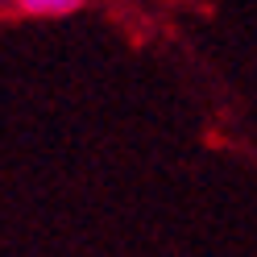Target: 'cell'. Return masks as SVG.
<instances>
[{"label":"cell","mask_w":257,"mask_h":257,"mask_svg":"<svg viewBox=\"0 0 257 257\" xmlns=\"http://www.w3.org/2000/svg\"><path fill=\"white\" fill-rule=\"evenodd\" d=\"M21 17H71L87 0H9Z\"/></svg>","instance_id":"obj_1"}]
</instances>
